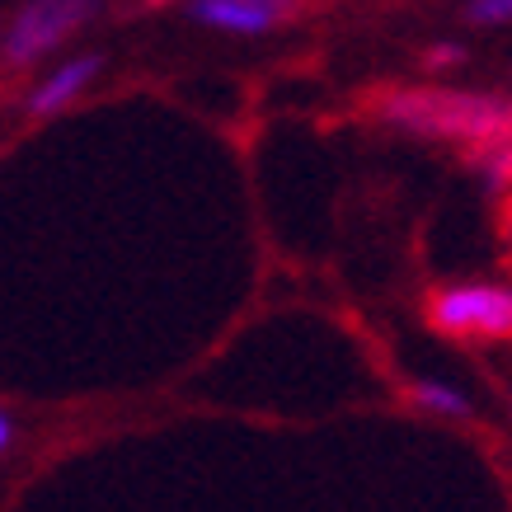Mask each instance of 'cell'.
<instances>
[{"instance_id": "1", "label": "cell", "mask_w": 512, "mask_h": 512, "mask_svg": "<svg viewBox=\"0 0 512 512\" xmlns=\"http://www.w3.org/2000/svg\"><path fill=\"white\" fill-rule=\"evenodd\" d=\"M376 113L409 137L456 141L466 151L512 137V99L466 90H390Z\"/></svg>"}, {"instance_id": "2", "label": "cell", "mask_w": 512, "mask_h": 512, "mask_svg": "<svg viewBox=\"0 0 512 512\" xmlns=\"http://www.w3.org/2000/svg\"><path fill=\"white\" fill-rule=\"evenodd\" d=\"M428 320L451 339H512V287L498 282H456L428 301Z\"/></svg>"}, {"instance_id": "3", "label": "cell", "mask_w": 512, "mask_h": 512, "mask_svg": "<svg viewBox=\"0 0 512 512\" xmlns=\"http://www.w3.org/2000/svg\"><path fill=\"white\" fill-rule=\"evenodd\" d=\"M99 10V0H29L10 24V62H33L43 52L71 38L76 29H85Z\"/></svg>"}, {"instance_id": "4", "label": "cell", "mask_w": 512, "mask_h": 512, "mask_svg": "<svg viewBox=\"0 0 512 512\" xmlns=\"http://www.w3.org/2000/svg\"><path fill=\"white\" fill-rule=\"evenodd\" d=\"M292 0H188V19L202 29L235 33V38H259L287 24Z\"/></svg>"}, {"instance_id": "5", "label": "cell", "mask_w": 512, "mask_h": 512, "mask_svg": "<svg viewBox=\"0 0 512 512\" xmlns=\"http://www.w3.org/2000/svg\"><path fill=\"white\" fill-rule=\"evenodd\" d=\"M99 66H104L99 57H71V62H62L57 71H47V80L29 94V113L33 118H52V113H62L66 104H76L80 94L90 90V80L99 76Z\"/></svg>"}, {"instance_id": "6", "label": "cell", "mask_w": 512, "mask_h": 512, "mask_svg": "<svg viewBox=\"0 0 512 512\" xmlns=\"http://www.w3.org/2000/svg\"><path fill=\"white\" fill-rule=\"evenodd\" d=\"M409 400L419 404L423 414H433V419H470L466 395H461L456 386H447V381H433V376L409 381Z\"/></svg>"}, {"instance_id": "7", "label": "cell", "mask_w": 512, "mask_h": 512, "mask_svg": "<svg viewBox=\"0 0 512 512\" xmlns=\"http://www.w3.org/2000/svg\"><path fill=\"white\" fill-rule=\"evenodd\" d=\"M475 170L489 188H508L512 184V137L494 141V146H480L475 151Z\"/></svg>"}, {"instance_id": "8", "label": "cell", "mask_w": 512, "mask_h": 512, "mask_svg": "<svg viewBox=\"0 0 512 512\" xmlns=\"http://www.w3.org/2000/svg\"><path fill=\"white\" fill-rule=\"evenodd\" d=\"M466 19L480 24V29H498V24H512V0H470Z\"/></svg>"}, {"instance_id": "9", "label": "cell", "mask_w": 512, "mask_h": 512, "mask_svg": "<svg viewBox=\"0 0 512 512\" xmlns=\"http://www.w3.org/2000/svg\"><path fill=\"white\" fill-rule=\"evenodd\" d=\"M428 62H433V66H456V62H461V47H433V52H428Z\"/></svg>"}, {"instance_id": "10", "label": "cell", "mask_w": 512, "mask_h": 512, "mask_svg": "<svg viewBox=\"0 0 512 512\" xmlns=\"http://www.w3.org/2000/svg\"><path fill=\"white\" fill-rule=\"evenodd\" d=\"M10 442H15V419H10V414L0 409V451L10 447Z\"/></svg>"}, {"instance_id": "11", "label": "cell", "mask_w": 512, "mask_h": 512, "mask_svg": "<svg viewBox=\"0 0 512 512\" xmlns=\"http://www.w3.org/2000/svg\"><path fill=\"white\" fill-rule=\"evenodd\" d=\"M146 5H170V0H146Z\"/></svg>"}]
</instances>
